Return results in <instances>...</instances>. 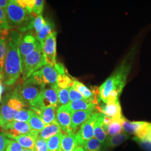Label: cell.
Masks as SVG:
<instances>
[{
    "label": "cell",
    "mask_w": 151,
    "mask_h": 151,
    "mask_svg": "<svg viewBox=\"0 0 151 151\" xmlns=\"http://www.w3.org/2000/svg\"><path fill=\"white\" fill-rule=\"evenodd\" d=\"M69 95L70 102H73L80 100H85L81 93H80L72 87H70L69 89Z\"/></svg>",
    "instance_id": "cell-40"
},
{
    "label": "cell",
    "mask_w": 151,
    "mask_h": 151,
    "mask_svg": "<svg viewBox=\"0 0 151 151\" xmlns=\"http://www.w3.org/2000/svg\"><path fill=\"white\" fill-rule=\"evenodd\" d=\"M72 87L81 93L84 99L91 103L95 105H97L99 100L97 95L93 92L89 90L86 86H85L82 83L77 81H75L73 82Z\"/></svg>",
    "instance_id": "cell-21"
},
{
    "label": "cell",
    "mask_w": 151,
    "mask_h": 151,
    "mask_svg": "<svg viewBox=\"0 0 151 151\" xmlns=\"http://www.w3.org/2000/svg\"><path fill=\"white\" fill-rule=\"evenodd\" d=\"M47 65L43 53V47L40 45L35 50L29 54L22 61V78L26 81L36 71Z\"/></svg>",
    "instance_id": "cell-5"
},
{
    "label": "cell",
    "mask_w": 151,
    "mask_h": 151,
    "mask_svg": "<svg viewBox=\"0 0 151 151\" xmlns=\"http://www.w3.org/2000/svg\"><path fill=\"white\" fill-rule=\"evenodd\" d=\"M123 116L118 119H113V121L108 127L107 133L110 137H112L114 135H118L121 133L123 129L122 125V122L123 119Z\"/></svg>",
    "instance_id": "cell-26"
},
{
    "label": "cell",
    "mask_w": 151,
    "mask_h": 151,
    "mask_svg": "<svg viewBox=\"0 0 151 151\" xmlns=\"http://www.w3.org/2000/svg\"><path fill=\"white\" fill-rule=\"evenodd\" d=\"M140 124L141 122H129L125 118H123L122 122L123 129L127 133L134 135Z\"/></svg>",
    "instance_id": "cell-28"
},
{
    "label": "cell",
    "mask_w": 151,
    "mask_h": 151,
    "mask_svg": "<svg viewBox=\"0 0 151 151\" xmlns=\"http://www.w3.org/2000/svg\"><path fill=\"white\" fill-rule=\"evenodd\" d=\"M44 2L45 1L44 0H35L32 13L33 16H37L42 15L43 11Z\"/></svg>",
    "instance_id": "cell-37"
},
{
    "label": "cell",
    "mask_w": 151,
    "mask_h": 151,
    "mask_svg": "<svg viewBox=\"0 0 151 151\" xmlns=\"http://www.w3.org/2000/svg\"><path fill=\"white\" fill-rule=\"evenodd\" d=\"M27 106L15 91L6 95L0 106V126L2 128L13 121L18 111Z\"/></svg>",
    "instance_id": "cell-3"
},
{
    "label": "cell",
    "mask_w": 151,
    "mask_h": 151,
    "mask_svg": "<svg viewBox=\"0 0 151 151\" xmlns=\"http://www.w3.org/2000/svg\"><path fill=\"white\" fill-rule=\"evenodd\" d=\"M33 112L34 111L32 110L23 108L18 111L14 120L17 121V122L28 123L29 119L32 115Z\"/></svg>",
    "instance_id": "cell-31"
},
{
    "label": "cell",
    "mask_w": 151,
    "mask_h": 151,
    "mask_svg": "<svg viewBox=\"0 0 151 151\" xmlns=\"http://www.w3.org/2000/svg\"><path fill=\"white\" fill-rule=\"evenodd\" d=\"M62 132L58 123L49 124L45 125L43 129L39 133L38 138L48 140L54 135L62 133Z\"/></svg>",
    "instance_id": "cell-22"
},
{
    "label": "cell",
    "mask_w": 151,
    "mask_h": 151,
    "mask_svg": "<svg viewBox=\"0 0 151 151\" xmlns=\"http://www.w3.org/2000/svg\"><path fill=\"white\" fill-rule=\"evenodd\" d=\"M6 151H10V148H9V146H8V147H7V150H6Z\"/></svg>",
    "instance_id": "cell-46"
},
{
    "label": "cell",
    "mask_w": 151,
    "mask_h": 151,
    "mask_svg": "<svg viewBox=\"0 0 151 151\" xmlns=\"http://www.w3.org/2000/svg\"><path fill=\"white\" fill-rule=\"evenodd\" d=\"M9 147L10 148V151H22L23 150L22 146L16 140L13 139L10 140Z\"/></svg>",
    "instance_id": "cell-42"
},
{
    "label": "cell",
    "mask_w": 151,
    "mask_h": 151,
    "mask_svg": "<svg viewBox=\"0 0 151 151\" xmlns=\"http://www.w3.org/2000/svg\"><path fill=\"white\" fill-rule=\"evenodd\" d=\"M96 112L95 110H81L72 113L71 128L75 133L77 129Z\"/></svg>",
    "instance_id": "cell-14"
},
{
    "label": "cell",
    "mask_w": 151,
    "mask_h": 151,
    "mask_svg": "<svg viewBox=\"0 0 151 151\" xmlns=\"http://www.w3.org/2000/svg\"><path fill=\"white\" fill-rule=\"evenodd\" d=\"M42 90L40 87L25 81L15 91L27 105H30L37 99Z\"/></svg>",
    "instance_id": "cell-7"
},
{
    "label": "cell",
    "mask_w": 151,
    "mask_h": 151,
    "mask_svg": "<svg viewBox=\"0 0 151 151\" xmlns=\"http://www.w3.org/2000/svg\"><path fill=\"white\" fill-rule=\"evenodd\" d=\"M58 88V87L55 85L50 88H45L42 90L37 99L30 105L31 109H42L49 106L58 108L60 105Z\"/></svg>",
    "instance_id": "cell-6"
},
{
    "label": "cell",
    "mask_w": 151,
    "mask_h": 151,
    "mask_svg": "<svg viewBox=\"0 0 151 151\" xmlns=\"http://www.w3.org/2000/svg\"><path fill=\"white\" fill-rule=\"evenodd\" d=\"M133 140L135 141L143 150L146 151H151V138H139L134 137L133 138Z\"/></svg>",
    "instance_id": "cell-34"
},
{
    "label": "cell",
    "mask_w": 151,
    "mask_h": 151,
    "mask_svg": "<svg viewBox=\"0 0 151 151\" xmlns=\"http://www.w3.org/2000/svg\"><path fill=\"white\" fill-rule=\"evenodd\" d=\"M10 2V0H0V8L5 11Z\"/></svg>",
    "instance_id": "cell-43"
},
{
    "label": "cell",
    "mask_w": 151,
    "mask_h": 151,
    "mask_svg": "<svg viewBox=\"0 0 151 151\" xmlns=\"http://www.w3.org/2000/svg\"><path fill=\"white\" fill-rule=\"evenodd\" d=\"M102 147L101 143L95 138L88 140L83 147L85 151H100Z\"/></svg>",
    "instance_id": "cell-33"
},
{
    "label": "cell",
    "mask_w": 151,
    "mask_h": 151,
    "mask_svg": "<svg viewBox=\"0 0 151 151\" xmlns=\"http://www.w3.org/2000/svg\"><path fill=\"white\" fill-rule=\"evenodd\" d=\"M129 69L127 66L123 65L99 87L100 98L104 103H108L109 94L114 88H118L121 91L123 90Z\"/></svg>",
    "instance_id": "cell-4"
},
{
    "label": "cell",
    "mask_w": 151,
    "mask_h": 151,
    "mask_svg": "<svg viewBox=\"0 0 151 151\" xmlns=\"http://www.w3.org/2000/svg\"><path fill=\"white\" fill-rule=\"evenodd\" d=\"M74 81L66 74H59L57 78V85L60 88H70L73 86Z\"/></svg>",
    "instance_id": "cell-30"
},
{
    "label": "cell",
    "mask_w": 151,
    "mask_h": 151,
    "mask_svg": "<svg viewBox=\"0 0 151 151\" xmlns=\"http://www.w3.org/2000/svg\"><path fill=\"white\" fill-rule=\"evenodd\" d=\"M71 115L72 112L67 105L60 106L57 111V123L65 134L74 133L71 128Z\"/></svg>",
    "instance_id": "cell-12"
},
{
    "label": "cell",
    "mask_w": 151,
    "mask_h": 151,
    "mask_svg": "<svg viewBox=\"0 0 151 151\" xmlns=\"http://www.w3.org/2000/svg\"><path fill=\"white\" fill-rule=\"evenodd\" d=\"M99 113L93 114L90 119L82 124L80 129L75 134L78 146L83 147L89 140L94 136V125Z\"/></svg>",
    "instance_id": "cell-8"
},
{
    "label": "cell",
    "mask_w": 151,
    "mask_h": 151,
    "mask_svg": "<svg viewBox=\"0 0 151 151\" xmlns=\"http://www.w3.org/2000/svg\"><path fill=\"white\" fill-rule=\"evenodd\" d=\"M53 27H54L53 24L50 20H48L46 21L43 29L40 32L37 34L36 39H37L38 42L41 44L43 48L44 44L46 39L52 32H54L53 31Z\"/></svg>",
    "instance_id": "cell-25"
},
{
    "label": "cell",
    "mask_w": 151,
    "mask_h": 151,
    "mask_svg": "<svg viewBox=\"0 0 151 151\" xmlns=\"http://www.w3.org/2000/svg\"><path fill=\"white\" fill-rule=\"evenodd\" d=\"M32 109L34 113L37 114L42 119L45 125L57 123L56 117L57 108L53 106H49L42 109L34 108H32Z\"/></svg>",
    "instance_id": "cell-16"
},
{
    "label": "cell",
    "mask_w": 151,
    "mask_h": 151,
    "mask_svg": "<svg viewBox=\"0 0 151 151\" xmlns=\"http://www.w3.org/2000/svg\"><path fill=\"white\" fill-rule=\"evenodd\" d=\"M10 27L8 23L5 11L0 8V30H10Z\"/></svg>",
    "instance_id": "cell-38"
},
{
    "label": "cell",
    "mask_w": 151,
    "mask_h": 151,
    "mask_svg": "<svg viewBox=\"0 0 151 151\" xmlns=\"http://www.w3.org/2000/svg\"><path fill=\"white\" fill-rule=\"evenodd\" d=\"M45 85L51 86L57 85V81L59 73L54 66L46 65L38 70Z\"/></svg>",
    "instance_id": "cell-13"
},
{
    "label": "cell",
    "mask_w": 151,
    "mask_h": 151,
    "mask_svg": "<svg viewBox=\"0 0 151 151\" xmlns=\"http://www.w3.org/2000/svg\"><path fill=\"white\" fill-rule=\"evenodd\" d=\"M32 129L40 132L45 127L43 121L35 113L33 112L31 118L28 122Z\"/></svg>",
    "instance_id": "cell-27"
},
{
    "label": "cell",
    "mask_w": 151,
    "mask_h": 151,
    "mask_svg": "<svg viewBox=\"0 0 151 151\" xmlns=\"http://www.w3.org/2000/svg\"><path fill=\"white\" fill-rule=\"evenodd\" d=\"M9 30H0V74L2 76L7 50V36Z\"/></svg>",
    "instance_id": "cell-18"
},
{
    "label": "cell",
    "mask_w": 151,
    "mask_h": 151,
    "mask_svg": "<svg viewBox=\"0 0 151 151\" xmlns=\"http://www.w3.org/2000/svg\"><path fill=\"white\" fill-rule=\"evenodd\" d=\"M66 105L72 113L81 110H95L96 109L99 110L100 109V108L97 107V105L86 100H80L70 102Z\"/></svg>",
    "instance_id": "cell-20"
},
{
    "label": "cell",
    "mask_w": 151,
    "mask_h": 151,
    "mask_svg": "<svg viewBox=\"0 0 151 151\" xmlns=\"http://www.w3.org/2000/svg\"><path fill=\"white\" fill-rule=\"evenodd\" d=\"M104 114L99 113L97 120L94 125L93 135L95 138L99 140L103 145L106 139V133L104 130L103 127Z\"/></svg>",
    "instance_id": "cell-23"
},
{
    "label": "cell",
    "mask_w": 151,
    "mask_h": 151,
    "mask_svg": "<svg viewBox=\"0 0 151 151\" xmlns=\"http://www.w3.org/2000/svg\"><path fill=\"white\" fill-rule=\"evenodd\" d=\"M99 110L104 115L114 119H120L122 115V108L119 100L114 103H108L101 106Z\"/></svg>",
    "instance_id": "cell-17"
},
{
    "label": "cell",
    "mask_w": 151,
    "mask_h": 151,
    "mask_svg": "<svg viewBox=\"0 0 151 151\" xmlns=\"http://www.w3.org/2000/svg\"><path fill=\"white\" fill-rule=\"evenodd\" d=\"M70 88H60L58 87V95L59 104L61 106L66 105L70 103V95H69Z\"/></svg>",
    "instance_id": "cell-32"
},
{
    "label": "cell",
    "mask_w": 151,
    "mask_h": 151,
    "mask_svg": "<svg viewBox=\"0 0 151 151\" xmlns=\"http://www.w3.org/2000/svg\"><path fill=\"white\" fill-rule=\"evenodd\" d=\"M34 151H48L47 140L38 138L35 142Z\"/></svg>",
    "instance_id": "cell-39"
},
{
    "label": "cell",
    "mask_w": 151,
    "mask_h": 151,
    "mask_svg": "<svg viewBox=\"0 0 151 151\" xmlns=\"http://www.w3.org/2000/svg\"><path fill=\"white\" fill-rule=\"evenodd\" d=\"M2 129L5 131L7 137L11 139L19 135L27 134L32 130L28 123L15 120L6 124Z\"/></svg>",
    "instance_id": "cell-11"
},
{
    "label": "cell",
    "mask_w": 151,
    "mask_h": 151,
    "mask_svg": "<svg viewBox=\"0 0 151 151\" xmlns=\"http://www.w3.org/2000/svg\"><path fill=\"white\" fill-rule=\"evenodd\" d=\"M1 75V74H0ZM2 75H0V80H1V78H2V76H1Z\"/></svg>",
    "instance_id": "cell-47"
},
{
    "label": "cell",
    "mask_w": 151,
    "mask_h": 151,
    "mask_svg": "<svg viewBox=\"0 0 151 151\" xmlns=\"http://www.w3.org/2000/svg\"><path fill=\"white\" fill-rule=\"evenodd\" d=\"M22 151H32V150H28V149H25V148H24Z\"/></svg>",
    "instance_id": "cell-45"
},
{
    "label": "cell",
    "mask_w": 151,
    "mask_h": 151,
    "mask_svg": "<svg viewBox=\"0 0 151 151\" xmlns=\"http://www.w3.org/2000/svg\"><path fill=\"white\" fill-rule=\"evenodd\" d=\"M57 35L56 32H52L46 39L43 48L47 64L52 66L57 63Z\"/></svg>",
    "instance_id": "cell-9"
},
{
    "label": "cell",
    "mask_w": 151,
    "mask_h": 151,
    "mask_svg": "<svg viewBox=\"0 0 151 151\" xmlns=\"http://www.w3.org/2000/svg\"><path fill=\"white\" fill-rule=\"evenodd\" d=\"M41 44L33 36L32 34L28 32L22 35L19 44V52L22 61L29 54L35 50Z\"/></svg>",
    "instance_id": "cell-10"
},
{
    "label": "cell",
    "mask_w": 151,
    "mask_h": 151,
    "mask_svg": "<svg viewBox=\"0 0 151 151\" xmlns=\"http://www.w3.org/2000/svg\"><path fill=\"white\" fill-rule=\"evenodd\" d=\"M75 151H85L84 150L83 148L80 147V146H78L76 149Z\"/></svg>",
    "instance_id": "cell-44"
},
{
    "label": "cell",
    "mask_w": 151,
    "mask_h": 151,
    "mask_svg": "<svg viewBox=\"0 0 151 151\" xmlns=\"http://www.w3.org/2000/svg\"><path fill=\"white\" fill-rule=\"evenodd\" d=\"M11 139L8 138L5 133H0V151H6Z\"/></svg>",
    "instance_id": "cell-41"
},
{
    "label": "cell",
    "mask_w": 151,
    "mask_h": 151,
    "mask_svg": "<svg viewBox=\"0 0 151 151\" xmlns=\"http://www.w3.org/2000/svg\"><path fill=\"white\" fill-rule=\"evenodd\" d=\"M129 138V135L127 133L122 132L118 135L112 137H108L104 142V147L105 148H111L119 146L124 143Z\"/></svg>",
    "instance_id": "cell-24"
},
{
    "label": "cell",
    "mask_w": 151,
    "mask_h": 151,
    "mask_svg": "<svg viewBox=\"0 0 151 151\" xmlns=\"http://www.w3.org/2000/svg\"><path fill=\"white\" fill-rule=\"evenodd\" d=\"M45 22L46 21L44 20L42 15H38L35 17L33 25L36 34H38V32H40L43 29Z\"/></svg>",
    "instance_id": "cell-35"
},
{
    "label": "cell",
    "mask_w": 151,
    "mask_h": 151,
    "mask_svg": "<svg viewBox=\"0 0 151 151\" xmlns=\"http://www.w3.org/2000/svg\"><path fill=\"white\" fill-rule=\"evenodd\" d=\"M39 132L32 130L27 134H23L13 138L11 139L16 140L22 148L25 149L35 151V146L36 140L38 139L39 135Z\"/></svg>",
    "instance_id": "cell-15"
},
{
    "label": "cell",
    "mask_w": 151,
    "mask_h": 151,
    "mask_svg": "<svg viewBox=\"0 0 151 151\" xmlns=\"http://www.w3.org/2000/svg\"><path fill=\"white\" fill-rule=\"evenodd\" d=\"M22 34L11 30L7 36V50L1 80L7 86L15 84L22 73V60L19 52Z\"/></svg>",
    "instance_id": "cell-1"
},
{
    "label": "cell",
    "mask_w": 151,
    "mask_h": 151,
    "mask_svg": "<svg viewBox=\"0 0 151 151\" xmlns=\"http://www.w3.org/2000/svg\"><path fill=\"white\" fill-rule=\"evenodd\" d=\"M6 16L10 27H18L21 32L34 29L35 17L25 9L19 5L15 1L10 0L5 10Z\"/></svg>",
    "instance_id": "cell-2"
},
{
    "label": "cell",
    "mask_w": 151,
    "mask_h": 151,
    "mask_svg": "<svg viewBox=\"0 0 151 151\" xmlns=\"http://www.w3.org/2000/svg\"><path fill=\"white\" fill-rule=\"evenodd\" d=\"M76 133L64 134L58 151H75L78 147Z\"/></svg>",
    "instance_id": "cell-19"
},
{
    "label": "cell",
    "mask_w": 151,
    "mask_h": 151,
    "mask_svg": "<svg viewBox=\"0 0 151 151\" xmlns=\"http://www.w3.org/2000/svg\"><path fill=\"white\" fill-rule=\"evenodd\" d=\"M35 0H16V3L32 14Z\"/></svg>",
    "instance_id": "cell-36"
},
{
    "label": "cell",
    "mask_w": 151,
    "mask_h": 151,
    "mask_svg": "<svg viewBox=\"0 0 151 151\" xmlns=\"http://www.w3.org/2000/svg\"><path fill=\"white\" fill-rule=\"evenodd\" d=\"M63 135L62 133H59L47 140L48 151H58Z\"/></svg>",
    "instance_id": "cell-29"
}]
</instances>
